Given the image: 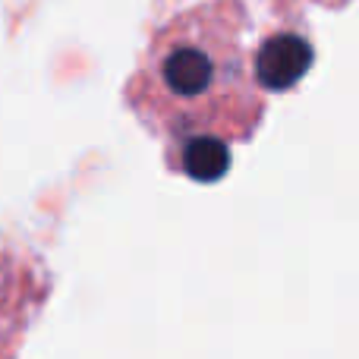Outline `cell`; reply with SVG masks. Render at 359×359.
<instances>
[{"label":"cell","mask_w":359,"mask_h":359,"mask_svg":"<svg viewBox=\"0 0 359 359\" xmlns=\"http://www.w3.org/2000/svg\"><path fill=\"white\" fill-rule=\"evenodd\" d=\"M240 0H217L186 13L158 35L133 104L174 149L183 139H249L265 101L259 98L243 54Z\"/></svg>","instance_id":"obj_1"},{"label":"cell","mask_w":359,"mask_h":359,"mask_svg":"<svg viewBox=\"0 0 359 359\" xmlns=\"http://www.w3.org/2000/svg\"><path fill=\"white\" fill-rule=\"evenodd\" d=\"M312 44L299 35L280 32L262 41L255 54V82L268 92H287L293 88L312 67Z\"/></svg>","instance_id":"obj_2"},{"label":"cell","mask_w":359,"mask_h":359,"mask_svg":"<svg viewBox=\"0 0 359 359\" xmlns=\"http://www.w3.org/2000/svg\"><path fill=\"white\" fill-rule=\"evenodd\" d=\"M170 164L198 183H215L230 170V149L224 139L192 136L170 149Z\"/></svg>","instance_id":"obj_3"}]
</instances>
